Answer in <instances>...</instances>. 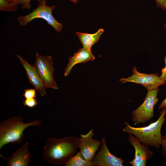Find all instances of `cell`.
<instances>
[{"label":"cell","mask_w":166,"mask_h":166,"mask_svg":"<svg viewBox=\"0 0 166 166\" xmlns=\"http://www.w3.org/2000/svg\"><path fill=\"white\" fill-rule=\"evenodd\" d=\"M80 138L73 136L62 138H48L43 152L45 159L56 165L65 164L79 148Z\"/></svg>","instance_id":"cell-1"},{"label":"cell","mask_w":166,"mask_h":166,"mask_svg":"<svg viewBox=\"0 0 166 166\" xmlns=\"http://www.w3.org/2000/svg\"><path fill=\"white\" fill-rule=\"evenodd\" d=\"M160 112L157 120L151 123L147 126L135 127L130 125L128 122H125V126L123 131L131 134L142 144L148 146L154 147L158 150L160 147L162 136L161 130L166 118V107L164 108Z\"/></svg>","instance_id":"cell-2"},{"label":"cell","mask_w":166,"mask_h":166,"mask_svg":"<svg viewBox=\"0 0 166 166\" xmlns=\"http://www.w3.org/2000/svg\"><path fill=\"white\" fill-rule=\"evenodd\" d=\"M22 117H14L0 122V150L8 143L20 144L24 138V131L31 126L41 125V121L34 119L27 123Z\"/></svg>","instance_id":"cell-3"},{"label":"cell","mask_w":166,"mask_h":166,"mask_svg":"<svg viewBox=\"0 0 166 166\" xmlns=\"http://www.w3.org/2000/svg\"><path fill=\"white\" fill-rule=\"evenodd\" d=\"M45 0H42L38 2L37 7L29 14L25 16H20L18 22L20 26H25L33 20L41 18L46 21L57 33L61 32L63 25L55 19L52 14V12L56 6H49L46 4Z\"/></svg>","instance_id":"cell-4"},{"label":"cell","mask_w":166,"mask_h":166,"mask_svg":"<svg viewBox=\"0 0 166 166\" xmlns=\"http://www.w3.org/2000/svg\"><path fill=\"white\" fill-rule=\"evenodd\" d=\"M159 87L148 91L143 103L132 113V120L135 124H144L153 117L154 106L158 101L157 96Z\"/></svg>","instance_id":"cell-5"},{"label":"cell","mask_w":166,"mask_h":166,"mask_svg":"<svg viewBox=\"0 0 166 166\" xmlns=\"http://www.w3.org/2000/svg\"><path fill=\"white\" fill-rule=\"evenodd\" d=\"M53 64L51 56L49 55L44 56L36 53L34 65L45 88L57 89L58 88L53 75L54 71Z\"/></svg>","instance_id":"cell-6"},{"label":"cell","mask_w":166,"mask_h":166,"mask_svg":"<svg viewBox=\"0 0 166 166\" xmlns=\"http://www.w3.org/2000/svg\"><path fill=\"white\" fill-rule=\"evenodd\" d=\"M133 74L127 78H121L119 81L121 83L132 82L143 86L148 91L156 89L165 83L161 81L158 73L148 74L138 72L136 68L133 67Z\"/></svg>","instance_id":"cell-7"},{"label":"cell","mask_w":166,"mask_h":166,"mask_svg":"<svg viewBox=\"0 0 166 166\" xmlns=\"http://www.w3.org/2000/svg\"><path fill=\"white\" fill-rule=\"evenodd\" d=\"M102 144L100 151L95 155L91 161L93 165L97 166H122L125 161L121 157H117L109 151L105 137L101 140Z\"/></svg>","instance_id":"cell-8"},{"label":"cell","mask_w":166,"mask_h":166,"mask_svg":"<svg viewBox=\"0 0 166 166\" xmlns=\"http://www.w3.org/2000/svg\"><path fill=\"white\" fill-rule=\"evenodd\" d=\"M128 141L134 148V158L128 162L133 166H145L147 160L153 155V152L148 146L142 144L132 135L129 134Z\"/></svg>","instance_id":"cell-9"},{"label":"cell","mask_w":166,"mask_h":166,"mask_svg":"<svg viewBox=\"0 0 166 166\" xmlns=\"http://www.w3.org/2000/svg\"><path fill=\"white\" fill-rule=\"evenodd\" d=\"M93 130L91 129L85 135H80V142L79 148L85 158L91 161L98 150L102 141L93 139Z\"/></svg>","instance_id":"cell-10"},{"label":"cell","mask_w":166,"mask_h":166,"mask_svg":"<svg viewBox=\"0 0 166 166\" xmlns=\"http://www.w3.org/2000/svg\"><path fill=\"white\" fill-rule=\"evenodd\" d=\"M16 56L25 69L30 83L39 92L41 96H44L46 94V88L36 67L34 65L29 64L27 60L23 59L19 55Z\"/></svg>","instance_id":"cell-11"},{"label":"cell","mask_w":166,"mask_h":166,"mask_svg":"<svg viewBox=\"0 0 166 166\" xmlns=\"http://www.w3.org/2000/svg\"><path fill=\"white\" fill-rule=\"evenodd\" d=\"M27 142L22 145L10 156L6 159L8 166H28L30 160Z\"/></svg>","instance_id":"cell-12"},{"label":"cell","mask_w":166,"mask_h":166,"mask_svg":"<svg viewBox=\"0 0 166 166\" xmlns=\"http://www.w3.org/2000/svg\"><path fill=\"white\" fill-rule=\"evenodd\" d=\"M95 59L91 50L83 48H81L75 53L73 56L69 58L68 64L65 70L64 76H68L73 67L76 64L93 61Z\"/></svg>","instance_id":"cell-13"},{"label":"cell","mask_w":166,"mask_h":166,"mask_svg":"<svg viewBox=\"0 0 166 166\" xmlns=\"http://www.w3.org/2000/svg\"><path fill=\"white\" fill-rule=\"evenodd\" d=\"M104 31V29L101 28L93 34L77 32L76 34L82 43L83 48L91 50L92 47L99 40L101 35Z\"/></svg>","instance_id":"cell-14"},{"label":"cell","mask_w":166,"mask_h":166,"mask_svg":"<svg viewBox=\"0 0 166 166\" xmlns=\"http://www.w3.org/2000/svg\"><path fill=\"white\" fill-rule=\"evenodd\" d=\"M65 166H93L91 161L86 159L80 151L72 157L65 164Z\"/></svg>","instance_id":"cell-15"},{"label":"cell","mask_w":166,"mask_h":166,"mask_svg":"<svg viewBox=\"0 0 166 166\" xmlns=\"http://www.w3.org/2000/svg\"><path fill=\"white\" fill-rule=\"evenodd\" d=\"M18 4V0L12 2H9L7 0H0V10L7 12L17 11Z\"/></svg>","instance_id":"cell-16"},{"label":"cell","mask_w":166,"mask_h":166,"mask_svg":"<svg viewBox=\"0 0 166 166\" xmlns=\"http://www.w3.org/2000/svg\"><path fill=\"white\" fill-rule=\"evenodd\" d=\"M35 89H26L24 90L23 96L25 99L35 98L37 97L36 90Z\"/></svg>","instance_id":"cell-17"},{"label":"cell","mask_w":166,"mask_h":166,"mask_svg":"<svg viewBox=\"0 0 166 166\" xmlns=\"http://www.w3.org/2000/svg\"><path fill=\"white\" fill-rule=\"evenodd\" d=\"M23 105L24 106L33 108L37 105V100L35 98L25 99L23 101Z\"/></svg>","instance_id":"cell-18"},{"label":"cell","mask_w":166,"mask_h":166,"mask_svg":"<svg viewBox=\"0 0 166 166\" xmlns=\"http://www.w3.org/2000/svg\"><path fill=\"white\" fill-rule=\"evenodd\" d=\"M31 0H18L19 4L21 6L23 9H30L31 8L30 2ZM39 2L42 0H36Z\"/></svg>","instance_id":"cell-19"},{"label":"cell","mask_w":166,"mask_h":166,"mask_svg":"<svg viewBox=\"0 0 166 166\" xmlns=\"http://www.w3.org/2000/svg\"><path fill=\"white\" fill-rule=\"evenodd\" d=\"M164 61L165 66L164 68L162 69L161 74L159 76V78L161 81L166 83V55L164 57Z\"/></svg>","instance_id":"cell-20"},{"label":"cell","mask_w":166,"mask_h":166,"mask_svg":"<svg viewBox=\"0 0 166 166\" xmlns=\"http://www.w3.org/2000/svg\"><path fill=\"white\" fill-rule=\"evenodd\" d=\"M161 145L162 147L163 154L166 158V135L162 136Z\"/></svg>","instance_id":"cell-21"},{"label":"cell","mask_w":166,"mask_h":166,"mask_svg":"<svg viewBox=\"0 0 166 166\" xmlns=\"http://www.w3.org/2000/svg\"><path fill=\"white\" fill-rule=\"evenodd\" d=\"M157 6L164 10H166V0H155Z\"/></svg>","instance_id":"cell-22"},{"label":"cell","mask_w":166,"mask_h":166,"mask_svg":"<svg viewBox=\"0 0 166 166\" xmlns=\"http://www.w3.org/2000/svg\"><path fill=\"white\" fill-rule=\"evenodd\" d=\"M165 107H166V97L160 105L158 108L160 110Z\"/></svg>","instance_id":"cell-23"},{"label":"cell","mask_w":166,"mask_h":166,"mask_svg":"<svg viewBox=\"0 0 166 166\" xmlns=\"http://www.w3.org/2000/svg\"><path fill=\"white\" fill-rule=\"evenodd\" d=\"M70 1H71L75 3H77L78 0H69Z\"/></svg>","instance_id":"cell-24"},{"label":"cell","mask_w":166,"mask_h":166,"mask_svg":"<svg viewBox=\"0 0 166 166\" xmlns=\"http://www.w3.org/2000/svg\"><path fill=\"white\" fill-rule=\"evenodd\" d=\"M7 0L9 2H12L16 0Z\"/></svg>","instance_id":"cell-25"},{"label":"cell","mask_w":166,"mask_h":166,"mask_svg":"<svg viewBox=\"0 0 166 166\" xmlns=\"http://www.w3.org/2000/svg\"><path fill=\"white\" fill-rule=\"evenodd\" d=\"M164 29L166 30V23L164 25Z\"/></svg>","instance_id":"cell-26"}]
</instances>
